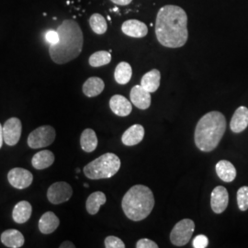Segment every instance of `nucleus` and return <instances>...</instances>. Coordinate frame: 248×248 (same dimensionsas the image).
I'll return each instance as SVG.
<instances>
[{
  "mask_svg": "<svg viewBox=\"0 0 248 248\" xmlns=\"http://www.w3.org/2000/svg\"><path fill=\"white\" fill-rule=\"evenodd\" d=\"M187 16L185 10L174 5L161 8L155 20V35L160 45L179 48L186 45L188 37Z\"/></svg>",
  "mask_w": 248,
  "mask_h": 248,
  "instance_id": "obj_1",
  "label": "nucleus"
},
{
  "mask_svg": "<svg viewBox=\"0 0 248 248\" xmlns=\"http://www.w3.org/2000/svg\"><path fill=\"white\" fill-rule=\"evenodd\" d=\"M59 34V42L50 45L49 53L53 62L62 64L76 59L83 48V32L78 22L73 19H65L56 30Z\"/></svg>",
  "mask_w": 248,
  "mask_h": 248,
  "instance_id": "obj_2",
  "label": "nucleus"
},
{
  "mask_svg": "<svg viewBox=\"0 0 248 248\" xmlns=\"http://www.w3.org/2000/svg\"><path fill=\"white\" fill-rule=\"evenodd\" d=\"M226 130V119L219 111H211L198 122L196 126V146L202 152H212L221 142Z\"/></svg>",
  "mask_w": 248,
  "mask_h": 248,
  "instance_id": "obj_3",
  "label": "nucleus"
},
{
  "mask_svg": "<svg viewBox=\"0 0 248 248\" xmlns=\"http://www.w3.org/2000/svg\"><path fill=\"white\" fill-rule=\"evenodd\" d=\"M155 206V197L148 186L135 185L124 196L122 207L126 217L140 222L148 217Z\"/></svg>",
  "mask_w": 248,
  "mask_h": 248,
  "instance_id": "obj_4",
  "label": "nucleus"
},
{
  "mask_svg": "<svg viewBox=\"0 0 248 248\" xmlns=\"http://www.w3.org/2000/svg\"><path fill=\"white\" fill-rule=\"evenodd\" d=\"M121 169V159L112 153H107L89 163L83 169L85 176L92 179H104L115 176Z\"/></svg>",
  "mask_w": 248,
  "mask_h": 248,
  "instance_id": "obj_5",
  "label": "nucleus"
},
{
  "mask_svg": "<svg viewBox=\"0 0 248 248\" xmlns=\"http://www.w3.org/2000/svg\"><path fill=\"white\" fill-rule=\"evenodd\" d=\"M55 136L56 132L53 127L50 125L41 126L29 134L28 145L31 149L47 147L54 142Z\"/></svg>",
  "mask_w": 248,
  "mask_h": 248,
  "instance_id": "obj_6",
  "label": "nucleus"
},
{
  "mask_svg": "<svg viewBox=\"0 0 248 248\" xmlns=\"http://www.w3.org/2000/svg\"><path fill=\"white\" fill-rule=\"evenodd\" d=\"M195 230V223L190 219L177 222L170 232V241L176 247H184L190 241Z\"/></svg>",
  "mask_w": 248,
  "mask_h": 248,
  "instance_id": "obj_7",
  "label": "nucleus"
},
{
  "mask_svg": "<svg viewBox=\"0 0 248 248\" xmlns=\"http://www.w3.org/2000/svg\"><path fill=\"white\" fill-rule=\"evenodd\" d=\"M73 195L72 186L63 181L55 182L49 186L47 191V198L51 203L54 205L68 202Z\"/></svg>",
  "mask_w": 248,
  "mask_h": 248,
  "instance_id": "obj_8",
  "label": "nucleus"
},
{
  "mask_svg": "<svg viewBox=\"0 0 248 248\" xmlns=\"http://www.w3.org/2000/svg\"><path fill=\"white\" fill-rule=\"evenodd\" d=\"M22 124L18 118H10L3 125V139L9 146L16 145L20 139Z\"/></svg>",
  "mask_w": 248,
  "mask_h": 248,
  "instance_id": "obj_9",
  "label": "nucleus"
},
{
  "mask_svg": "<svg viewBox=\"0 0 248 248\" xmlns=\"http://www.w3.org/2000/svg\"><path fill=\"white\" fill-rule=\"evenodd\" d=\"M9 184L15 188L24 189L31 185L33 175L27 169L15 168L11 169L8 174Z\"/></svg>",
  "mask_w": 248,
  "mask_h": 248,
  "instance_id": "obj_10",
  "label": "nucleus"
},
{
  "mask_svg": "<svg viewBox=\"0 0 248 248\" xmlns=\"http://www.w3.org/2000/svg\"><path fill=\"white\" fill-rule=\"evenodd\" d=\"M229 203V194L227 189L222 186H216L211 196V206L213 213L221 214L223 213Z\"/></svg>",
  "mask_w": 248,
  "mask_h": 248,
  "instance_id": "obj_11",
  "label": "nucleus"
},
{
  "mask_svg": "<svg viewBox=\"0 0 248 248\" xmlns=\"http://www.w3.org/2000/svg\"><path fill=\"white\" fill-rule=\"evenodd\" d=\"M131 102L140 109H147L151 105V94L141 85L134 86L130 93Z\"/></svg>",
  "mask_w": 248,
  "mask_h": 248,
  "instance_id": "obj_12",
  "label": "nucleus"
},
{
  "mask_svg": "<svg viewBox=\"0 0 248 248\" xmlns=\"http://www.w3.org/2000/svg\"><path fill=\"white\" fill-rule=\"evenodd\" d=\"M122 31L125 35L133 38H143L148 33V28L140 20L129 19L124 21Z\"/></svg>",
  "mask_w": 248,
  "mask_h": 248,
  "instance_id": "obj_13",
  "label": "nucleus"
},
{
  "mask_svg": "<svg viewBox=\"0 0 248 248\" xmlns=\"http://www.w3.org/2000/svg\"><path fill=\"white\" fill-rule=\"evenodd\" d=\"M109 108L112 112L120 117L130 115L133 110V105L127 98L122 95H114L109 99Z\"/></svg>",
  "mask_w": 248,
  "mask_h": 248,
  "instance_id": "obj_14",
  "label": "nucleus"
},
{
  "mask_svg": "<svg viewBox=\"0 0 248 248\" xmlns=\"http://www.w3.org/2000/svg\"><path fill=\"white\" fill-rule=\"evenodd\" d=\"M248 126V108L245 106L239 107L231 120V130L232 133H240L244 132Z\"/></svg>",
  "mask_w": 248,
  "mask_h": 248,
  "instance_id": "obj_15",
  "label": "nucleus"
},
{
  "mask_svg": "<svg viewBox=\"0 0 248 248\" xmlns=\"http://www.w3.org/2000/svg\"><path fill=\"white\" fill-rule=\"evenodd\" d=\"M144 137V128L141 124H134L127 129L122 136V142L126 146H133L142 142Z\"/></svg>",
  "mask_w": 248,
  "mask_h": 248,
  "instance_id": "obj_16",
  "label": "nucleus"
},
{
  "mask_svg": "<svg viewBox=\"0 0 248 248\" xmlns=\"http://www.w3.org/2000/svg\"><path fill=\"white\" fill-rule=\"evenodd\" d=\"M0 240L5 247L9 248H22L25 243L23 234L16 229H9L3 232Z\"/></svg>",
  "mask_w": 248,
  "mask_h": 248,
  "instance_id": "obj_17",
  "label": "nucleus"
},
{
  "mask_svg": "<svg viewBox=\"0 0 248 248\" xmlns=\"http://www.w3.org/2000/svg\"><path fill=\"white\" fill-rule=\"evenodd\" d=\"M60 224L59 218L53 212H47L39 221V230L44 234H50L58 228Z\"/></svg>",
  "mask_w": 248,
  "mask_h": 248,
  "instance_id": "obj_18",
  "label": "nucleus"
},
{
  "mask_svg": "<svg viewBox=\"0 0 248 248\" xmlns=\"http://www.w3.org/2000/svg\"><path fill=\"white\" fill-rule=\"evenodd\" d=\"M31 213H32L31 204L26 201H21L15 205L12 212V218L14 222L22 224L30 220Z\"/></svg>",
  "mask_w": 248,
  "mask_h": 248,
  "instance_id": "obj_19",
  "label": "nucleus"
},
{
  "mask_svg": "<svg viewBox=\"0 0 248 248\" xmlns=\"http://www.w3.org/2000/svg\"><path fill=\"white\" fill-rule=\"evenodd\" d=\"M216 173L217 176L222 181L230 183L236 177V169L234 166L227 160H221L216 164Z\"/></svg>",
  "mask_w": 248,
  "mask_h": 248,
  "instance_id": "obj_20",
  "label": "nucleus"
},
{
  "mask_svg": "<svg viewBox=\"0 0 248 248\" xmlns=\"http://www.w3.org/2000/svg\"><path fill=\"white\" fill-rule=\"evenodd\" d=\"M104 89H105L104 81L97 77H92V78H89V79L84 83L83 93L89 98H94L100 95Z\"/></svg>",
  "mask_w": 248,
  "mask_h": 248,
  "instance_id": "obj_21",
  "label": "nucleus"
},
{
  "mask_svg": "<svg viewBox=\"0 0 248 248\" xmlns=\"http://www.w3.org/2000/svg\"><path fill=\"white\" fill-rule=\"evenodd\" d=\"M54 155L49 150H43L36 153L31 159V165L37 170L50 168L54 162Z\"/></svg>",
  "mask_w": 248,
  "mask_h": 248,
  "instance_id": "obj_22",
  "label": "nucleus"
},
{
  "mask_svg": "<svg viewBox=\"0 0 248 248\" xmlns=\"http://www.w3.org/2000/svg\"><path fill=\"white\" fill-rule=\"evenodd\" d=\"M161 74L159 70L153 69L146 73L141 80V86L148 92L153 93L159 89Z\"/></svg>",
  "mask_w": 248,
  "mask_h": 248,
  "instance_id": "obj_23",
  "label": "nucleus"
},
{
  "mask_svg": "<svg viewBox=\"0 0 248 248\" xmlns=\"http://www.w3.org/2000/svg\"><path fill=\"white\" fill-rule=\"evenodd\" d=\"M98 143V137L94 130L86 129L83 131L80 137V145L82 150L91 153L97 149Z\"/></svg>",
  "mask_w": 248,
  "mask_h": 248,
  "instance_id": "obj_24",
  "label": "nucleus"
},
{
  "mask_svg": "<svg viewBox=\"0 0 248 248\" xmlns=\"http://www.w3.org/2000/svg\"><path fill=\"white\" fill-rule=\"evenodd\" d=\"M106 195L101 191H96L89 195L87 202L86 209L90 215H95L98 213L100 207L106 203Z\"/></svg>",
  "mask_w": 248,
  "mask_h": 248,
  "instance_id": "obj_25",
  "label": "nucleus"
},
{
  "mask_svg": "<svg viewBox=\"0 0 248 248\" xmlns=\"http://www.w3.org/2000/svg\"><path fill=\"white\" fill-rule=\"evenodd\" d=\"M133 69L130 63L127 62H121L116 66L114 71V78L120 85H126L132 78Z\"/></svg>",
  "mask_w": 248,
  "mask_h": 248,
  "instance_id": "obj_26",
  "label": "nucleus"
},
{
  "mask_svg": "<svg viewBox=\"0 0 248 248\" xmlns=\"http://www.w3.org/2000/svg\"><path fill=\"white\" fill-rule=\"evenodd\" d=\"M89 25L91 27L92 31L98 35L104 34L108 30L106 19L102 15H100L98 13H95L90 17Z\"/></svg>",
  "mask_w": 248,
  "mask_h": 248,
  "instance_id": "obj_27",
  "label": "nucleus"
},
{
  "mask_svg": "<svg viewBox=\"0 0 248 248\" xmlns=\"http://www.w3.org/2000/svg\"><path fill=\"white\" fill-rule=\"evenodd\" d=\"M111 61V54L107 51H98L91 54L89 57V64L92 67H100L106 65Z\"/></svg>",
  "mask_w": 248,
  "mask_h": 248,
  "instance_id": "obj_28",
  "label": "nucleus"
},
{
  "mask_svg": "<svg viewBox=\"0 0 248 248\" xmlns=\"http://www.w3.org/2000/svg\"><path fill=\"white\" fill-rule=\"evenodd\" d=\"M237 204L242 212L248 210V186L240 187L237 191Z\"/></svg>",
  "mask_w": 248,
  "mask_h": 248,
  "instance_id": "obj_29",
  "label": "nucleus"
},
{
  "mask_svg": "<svg viewBox=\"0 0 248 248\" xmlns=\"http://www.w3.org/2000/svg\"><path fill=\"white\" fill-rule=\"evenodd\" d=\"M104 245L106 248H124L125 245L122 240L117 236H108L104 241Z\"/></svg>",
  "mask_w": 248,
  "mask_h": 248,
  "instance_id": "obj_30",
  "label": "nucleus"
},
{
  "mask_svg": "<svg viewBox=\"0 0 248 248\" xmlns=\"http://www.w3.org/2000/svg\"><path fill=\"white\" fill-rule=\"evenodd\" d=\"M209 245V239L203 234L197 235L192 241V247L194 248H206Z\"/></svg>",
  "mask_w": 248,
  "mask_h": 248,
  "instance_id": "obj_31",
  "label": "nucleus"
},
{
  "mask_svg": "<svg viewBox=\"0 0 248 248\" xmlns=\"http://www.w3.org/2000/svg\"><path fill=\"white\" fill-rule=\"evenodd\" d=\"M45 40L51 45L57 44L59 42V34H58L57 31H53V30L48 31L45 33Z\"/></svg>",
  "mask_w": 248,
  "mask_h": 248,
  "instance_id": "obj_32",
  "label": "nucleus"
},
{
  "mask_svg": "<svg viewBox=\"0 0 248 248\" xmlns=\"http://www.w3.org/2000/svg\"><path fill=\"white\" fill-rule=\"evenodd\" d=\"M137 248H158V246L155 242L148 239V238H142L136 243Z\"/></svg>",
  "mask_w": 248,
  "mask_h": 248,
  "instance_id": "obj_33",
  "label": "nucleus"
},
{
  "mask_svg": "<svg viewBox=\"0 0 248 248\" xmlns=\"http://www.w3.org/2000/svg\"><path fill=\"white\" fill-rule=\"evenodd\" d=\"M110 1L119 6H127V5L131 4L133 0H110Z\"/></svg>",
  "mask_w": 248,
  "mask_h": 248,
  "instance_id": "obj_34",
  "label": "nucleus"
},
{
  "mask_svg": "<svg viewBox=\"0 0 248 248\" xmlns=\"http://www.w3.org/2000/svg\"><path fill=\"white\" fill-rule=\"evenodd\" d=\"M76 248V246L70 242V241H65V242H63L62 243L61 245H60V248Z\"/></svg>",
  "mask_w": 248,
  "mask_h": 248,
  "instance_id": "obj_35",
  "label": "nucleus"
},
{
  "mask_svg": "<svg viewBox=\"0 0 248 248\" xmlns=\"http://www.w3.org/2000/svg\"><path fill=\"white\" fill-rule=\"evenodd\" d=\"M4 142V139H3V126L0 124V148L2 147Z\"/></svg>",
  "mask_w": 248,
  "mask_h": 248,
  "instance_id": "obj_36",
  "label": "nucleus"
},
{
  "mask_svg": "<svg viewBox=\"0 0 248 248\" xmlns=\"http://www.w3.org/2000/svg\"><path fill=\"white\" fill-rule=\"evenodd\" d=\"M84 186H86V187H89V184H88V183H85Z\"/></svg>",
  "mask_w": 248,
  "mask_h": 248,
  "instance_id": "obj_37",
  "label": "nucleus"
},
{
  "mask_svg": "<svg viewBox=\"0 0 248 248\" xmlns=\"http://www.w3.org/2000/svg\"><path fill=\"white\" fill-rule=\"evenodd\" d=\"M79 172H80V169H77V173H79Z\"/></svg>",
  "mask_w": 248,
  "mask_h": 248,
  "instance_id": "obj_38",
  "label": "nucleus"
}]
</instances>
